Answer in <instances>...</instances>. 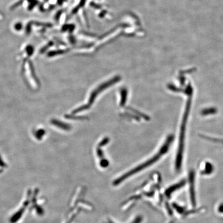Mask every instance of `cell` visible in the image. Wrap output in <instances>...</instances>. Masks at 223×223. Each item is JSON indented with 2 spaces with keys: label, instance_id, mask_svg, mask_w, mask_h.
Instances as JSON below:
<instances>
[{
  "label": "cell",
  "instance_id": "5b68a950",
  "mask_svg": "<svg viewBox=\"0 0 223 223\" xmlns=\"http://www.w3.org/2000/svg\"><path fill=\"white\" fill-rule=\"evenodd\" d=\"M2 170H1V169H0V173H2Z\"/></svg>",
  "mask_w": 223,
  "mask_h": 223
},
{
  "label": "cell",
  "instance_id": "277c9868",
  "mask_svg": "<svg viewBox=\"0 0 223 223\" xmlns=\"http://www.w3.org/2000/svg\"><path fill=\"white\" fill-rule=\"evenodd\" d=\"M35 208H36V211H37V212L40 214V215H42V214H43V213H44V210H43V209H42V207H40V206H38V205H36V207H35Z\"/></svg>",
  "mask_w": 223,
  "mask_h": 223
},
{
  "label": "cell",
  "instance_id": "3957f363",
  "mask_svg": "<svg viewBox=\"0 0 223 223\" xmlns=\"http://www.w3.org/2000/svg\"><path fill=\"white\" fill-rule=\"evenodd\" d=\"M28 204H29V202H25L23 206V207L21 209H20V210H19L17 212H16V213L11 218V223H16V222H17V221L19 220V218H21V216H22V215L23 214L24 211V210L25 209L26 206H27Z\"/></svg>",
  "mask_w": 223,
  "mask_h": 223
},
{
  "label": "cell",
  "instance_id": "6da1fadb",
  "mask_svg": "<svg viewBox=\"0 0 223 223\" xmlns=\"http://www.w3.org/2000/svg\"><path fill=\"white\" fill-rule=\"evenodd\" d=\"M164 145L163 148H162V149L160 150V151H159V153H157V155H155V156L152 157L151 159H150L149 160L145 162V163H143L141 165L137 166V167L133 169L131 171H129L128 173H127L123 175V176H121V177L117 179L116 180L114 181L113 184L114 185H117L118 184L121 183L123 181L127 179L129 177L131 176L132 175H133L135 173L139 172L140 171L143 170L144 168H146L147 167L150 165L151 164L155 163V162H156V161L161 156H162L163 154L165 153V152H166V151L167 150V146H169V144H166L165 143V144Z\"/></svg>",
  "mask_w": 223,
  "mask_h": 223
},
{
  "label": "cell",
  "instance_id": "7a4b0ae2",
  "mask_svg": "<svg viewBox=\"0 0 223 223\" xmlns=\"http://www.w3.org/2000/svg\"><path fill=\"white\" fill-rule=\"evenodd\" d=\"M117 79H114L113 80H111L110 81L108 82H106L105 83L101 85V86L97 88L96 90L94 91V92L92 93V96H90V97L89 98V101L88 102V104L86 105H84V106H82L81 108H79V109L76 110V112H80L81 110H86L87 108H89V106H90V105L92 104V103L94 101V98L96 97L97 94L100 93V92H101L102 90L103 89H105V88H106L108 86H110V85H112L114 84L115 81H117Z\"/></svg>",
  "mask_w": 223,
  "mask_h": 223
}]
</instances>
